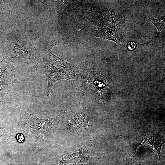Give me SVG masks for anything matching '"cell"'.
<instances>
[{"label": "cell", "instance_id": "cell-1", "mask_svg": "<svg viewBox=\"0 0 165 165\" xmlns=\"http://www.w3.org/2000/svg\"><path fill=\"white\" fill-rule=\"evenodd\" d=\"M38 61L40 65L38 72L44 74L46 78L48 96L50 95L53 85L57 81L61 80L72 81L75 78L77 70L75 68L50 53L42 56Z\"/></svg>", "mask_w": 165, "mask_h": 165}, {"label": "cell", "instance_id": "cell-2", "mask_svg": "<svg viewBox=\"0 0 165 165\" xmlns=\"http://www.w3.org/2000/svg\"><path fill=\"white\" fill-rule=\"evenodd\" d=\"M164 143V140L160 138L158 134H151L142 136L136 140L134 143L133 148L136 153L138 146L141 145H146L157 154L160 160L162 146Z\"/></svg>", "mask_w": 165, "mask_h": 165}, {"label": "cell", "instance_id": "cell-3", "mask_svg": "<svg viewBox=\"0 0 165 165\" xmlns=\"http://www.w3.org/2000/svg\"><path fill=\"white\" fill-rule=\"evenodd\" d=\"M68 126H75L73 128L80 130L88 126L90 117L84 111L78 110L69 114L66 118Z\"/></svg>", "mask_w": 165, "mask_h": 165}, {"label": "cell", "instance_id": "cell-4", "mask_svg": "<svg viewBox=\"0 0 165 165\" xmlns=\"http://www.w3.org/2000/svg\"><path fill=\"white\" fill-rule=\"evenodd\" d=\"M86 151H79L65 156L62 159V163L66 165L69 163L85 162L90 157V155Z\"/></svg>", "mask_w": 165, "mask_h": 165}, {"label": "cell", "instance_id": "cell-5", "mask_svg": "<svg viewBox=\"0 0 165 165\" xmlns=\"http://www.w3.org/2000/svg\"><path fill=\"white\" fill-rule=\"evenodd\" d=\"M136 45L135 42L133 41H130L127 44V48L129 50L132 51L134 50L136 47Z\"/></svg>", "mask_w": 165, "mask_h": 165}]
</instances>
